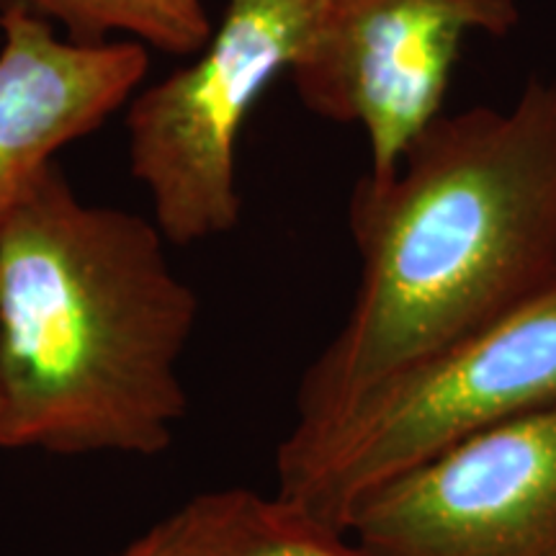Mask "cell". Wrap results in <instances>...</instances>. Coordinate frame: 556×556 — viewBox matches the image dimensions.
I'll return each mask as SVG.
<instances>
[{"mask_svg":"<svg viewBox=\"0 0 556 556\" xmlns=\"http://www.w3.org/2000/svg\"><path fill=\"white\" fill-rule=\"evenodd\" d=\"M165 242L155 222L80 201L58 163L0 222V448H170L199 302Z\"/></svg>","mask_w":556,"mask_h":556,"instance_id":"2","label":"cell"},{"mask_svg":"<svg viewBox=\"0 0 556 556\" xmlns=\"http://www.w3.org/2000/svg\"><path fill=\"white\" fill-rule=\"evenodd\" d=\"M361 281L304 371L291 430L343 415L402 366L482 328L556 278V83L510 109L441 114L387 180L348 201Z\"/></svg>","mask_w":556,"mask_h":556,"instance_id":"1","label":"cell"},{"mask_svg":"<svg viewBox=\"0 0 556 556\" xmlns=\"http://www.w3.org/2000/svg\"><path fill=\"white\" fill-rule=\"evenodd\" d=\"M119 556H165L163 554V531H160V523L155 528H150L144 536L131 541V544L124 548Z\"/></svg>","mask_w":556,"mask_h":556,"instance_id":"10","label":"cell"},{"mask_svg":"<svg viewBox=\"0 0 556 556\" xmlns=\"http://www.w3.org/2000/svg\"><path fill=\"white\" fill-rule=\"evenodd\" d=\"M62 26L75 41H137L191 58L212 34L204 0H0Z\"/></svg>","mask_w":556,"mask_h":556,"instance_id":"9","label":"cell"},{"mask_svg":"<svg viewBox=\"0 0 556 556\" xmlns=\"http://www.w3.org/2000/svg\"><path fill=\"white\" fill-rule=\"evenodd\" d=\"M160 531L165 556H371L291 500L240 486L197 495Z\"/></svg>","mask_w":556,"mask_h":556,"instance_id":"8","label":"cell"},{"mask_svg":"<svg viewBox=\"0 0 556 556\" xmlns=\"http://www.w3.org/2000/svg\"><path fill=\"white\" fill-rule=\"evenodd\" d=\"M328 0H227L193 60L131 96L129 163L173 245L240 222L235 150L250 111L309 50Z\"/></svg>","mask_w":556,"mask_h":556,"instance_id":"4","label":"cell"},{"mask_svg":"<svg viewBox=\"0 0 556 556\" xmlns=\"http://www.w3.org/2000/svg\"><path fill=\"white\" fill-rule=\"evenodd\" d=\"M345 531L371 556H556V405L389 479Z\"/></svg>","mask_w":556,"mask_h":556,"instance_id":"6","label":"cell"},{"mask_svg":"<svg viewBox=\"0 0 556 556\" xmlns=\"http://www.w3.org/2000/svg\"><path fill=\"white\" fill-rule=\"evenodd\" d=\"M520 18L518 0H328L289 75L309 111L364 129L366 176L387 180L443 114L464 41L507 37Z\"/></svg>","mask_w":556,"mask_h":556,"instance_id":"5","label":"cell"},{"mask_svg":"<svg viewBox=\"0 0 556 556\" xmlns=\"http://www.w3.org/2000/svg\"><path fill=\"white\" fill-rule=\"evenodd\" d=\"M556 405V278L482 328L402 366L343 415L291 430L276 495L345 531L366 495L456 443Z\"/></svg>","mask_w":556,"mask_h":556,"instance_id":"3","label":"cell"},{"mask_svg":"<svg viewBox=\"0 0 556 556\" xmlns=\"http://www.w3.org/2000/svg\"><path fill=\"white\" fill-rule=\"evenodd\" d=\"M0 222L54 155L99 129L148 75L137 41H75L47 18L5 5L0 16Z\"/></svg>","mask_w":556,"mask_h":556,"instance_id":"7","label":"cell"},{"mask_svg":"<svg viewBox=\"0 0 556 556\" xmlns=\"http://www.w3.org/2000/svg\"><path fill=\"white\" fill-rule=\"evenodd\" d=\"M0 420H3V389H0Z\"/></svg>","mask_w":556,"mask_h":556,"instance_id":"11","label":"cell"}]
</instances>
